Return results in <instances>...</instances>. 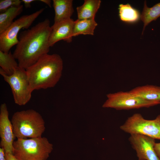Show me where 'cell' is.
Returning a JSON list of instances; mask_svg holds the SVG:
<instances>
[{
    "label": "cell",
    "mask_w": 160,
    "mask_h": 160,
    "mask_svg": "<svg viewBox=\"0 0 160 160\" xmlns=\"http://www.w3.org/2000/svg\"><path fill=\"white\" fill-rule=\"evenodd\" d=\"M51 31L50 21L46 19L19 33L18 42L12 54L19 67L26 70L48 54Z\"/></svg>",
    "instance_id": "obj_1"
},
{
    "label": "cell",
    "mask_w": 160,
    "mask_h": 160,
    "mask_svg": "<svg viewBox=\"0 0 160 160\" xmlns=\"http://www.w3.org/2000/svg\"><path fill=\"white\" fill-rule=\"evenodd\" d=\"M63 60L58 54H46L26 69L33 91L54 87L60 79Z\"/></svg>",
    "instance_id": "obj_2"
},
{
    "label": "cell",
    "mask_w": 160,
    "mask_h": 160,
    "mask_svg": "<svg viewBox=\"0 0 160 160\" xmlns=\"http://www.w3.org/2000/svg\"><path fill=\"white\" fill-rule=\"evenodd\" d=\"M11 121L15 135L17 139L42 137L45 129L42 116L32 109L16 112L12 115Z\"/></svg>",
    "instance_id": "obj_3"
},
{
    "label": "cell",
    "mask_w": 160,
    "mask_h": 160,
    "mask_svg": "<svg viewBox=\"0 0 160 160\" xmlns=\"http://www.w3.org/2000/svg\"><path fill=\"white\" fill-rule=\"evenodd\" d=\"M13 154L18 160H47L53 145L45 137L17 139L13 144Z\"/></svg>",
    "instance_id": "obj_4"
},
{
    "label": "cell",
    "mask_w": 160,
    "mask_h": 160,
    "mask_svg": "<svg viewBox=\"0 0 160 160\" xmlns=\"http://www.w3.org/2000/svg\"><path fill=\"white\" fill-rule=\"evenodd\" d=\"M120 128L130 135L140 134L160 140V114L154 119L148 120L140 113H134L128 117Z\"/></svg>",
    "instance_id": "obj_5"
},
{
    "label": "cell",
    "mask_w": 160,
    "mask_h": 160,
    "mask_svg": "<svg viewBox=\"0 0 160 160\" xmlns=\"http://www.w3.org/2000/svg\"><path fill=\"white\" fill-rule=\"evenodd\" d=\"M0 74L9 85L15 103L20 106L26 104L30 100L33 91L26 70L19 66L13 74L8 75L0 69Z\"/></svg>",
    "instance_id": "obj_6"
},
{
    "label": "cell",
    "mask_w": 160,
    "mask_h": 160,
    "mask_svg": "<svg viewBox=\"0 0 160 160\" xmlns=\"http://www.w3.org/2000/svg\"><path fill=\"white\" fill-rule=\"evenodd\" d=\"M45 9V8H43L31 14L23 15L14 21L0 34V51L9 52L10 49L18 43L17 35L20 30L28 29Z\"/></svg>",
    "instance_id": "obj_7"
},
{
    "label": "cell",
    "mask_w": 160,
    "mask_h": 160,
    "mask_svg": "<svg viewBox=\"0 0 160 160\" xmlns=\"http://www.w3.org/2000/svg\"><path fill=\"white\" fill-rule=\"evenodd\" d=\"M107 99L102 105L104 108L117 110H130L149 108L160 104V102L145 100L135 96L129 91H120L106 95Z\"/></svg>",
    "instance_id": "obj_8"
},
{
    "label": "cell",
    "mask_w": 160,
    "mask_h": 160,
    "mask_svg": "<svg viewBox=\"0 0 160 160\" xmlns=\"http://www.w3.org/2000/svg\"><path fill=\"white\" fill-rule=\"evenodd\" d=\"M129 140L138 159L160 160L154 149V139L140 134H132Z\"/></svg>",
    "instance_id": "obj_9"
},
{
    "label": "cell",
    "mask_w": 160,
    "mask_h": 160,
    "mask_svg": "<svg viewBox=\"0 0 160 160\" xmlns=\"http://www.w3.org/2000/svg\"><path fill=\"white\" fill-rule=\"evenodd\" d=\"M7 106L5 103L0 107V137L1 147L5 152L13 154V144L15 138L12 125L9 119Z\"/></svg>",
    "instance_id": "obj_10"
},
{
    "label": "cell",
    "mask_w": 160,
    "mask_h": 160,
    "mask_svg": "<svg viewBox=\"0 0 160 160\" xmlns=\"http://www.w3.org/2000/svg\"><path fill=\"white\" fill-rule=\"evenodd\" d=\"M74 21L70 18L54 23L51 26L49 38L50 47L62 40L68 43L72 41Z\"/></svg>",
    "instance_id": "obj_11"
},
{
    "label": "cell",
    "mask_w": 160,
    "mask_h": 160,
    "mask_svg": "<svg viewBox=\"0 0 160 160\" xmlns=\"http://www.w3.org/2000/svg\"><path fill=\"white\" fill-rule=\"evenodd\" d=\"M54 23L71 18L74 12L72 0H53Z\"/></svg>",
    "instance_id": "obj_12"
},
{
    "label": "cell",
    "mask_w": 160,
    "mask_h": 160,
    "mask_svg": "<svg viewBox=\"0 0 160 160\" xmlns=\"http://www.w3.org/2000/svg\"><path fill=\"white\" fill-rule=\"evenodd\" d=\"M129 91L145 100L160 102V87L147 84L136 87Z\"/></svg>",
    "instance_id": "obj_13"
},
{
    "label": "cell",
    "mask_w": 160,
    "mask_h": 160,
    "mask_svg": "<svg viewBox=\"0 0 160 160\" xmlns=\"http://www.w3.org/2000/svg\"><path fill=\"white\" fill-rule=\"evenodd\" d=\"M101 3L100 0H85L83 4L77 7L78 19H95Z\"/></svg>",
    "instance_id": "obj_14"
},
{
    "label": "cell",
    "mask_w": 160,
    "mask_h": 160,
    "mask_svg": "<svg viewBox=\"0 0 160 160\" xmlns=\"http://www.w3.org/2000/svg\"><path fill=\"white\" fill-rule=\"evenodd\" d=\"M97 25L95 19L79 20L74 21L73 36L80 35H94L95 30Z\"/></svg>",
    "instance_id": "obj_15"
},
{
    "label": "cell",
    "mask_w": 160,
    "mask_h": 160,
    "mask_svg": "<svg viewBox=\"0 0 160 160\" xmlns=\"http://www.w3.org/2000/svg\"><path fill=\"white\" fill-rule=\"evenodd\" d=\"M23 6L11 7L0 13V34L4 32L13 23V20L23 10Z\"/></svg>",
    "instance_id": "obj_16"
},
{
    "label": "cell",
    "mask_w": 160,
    "mask_h": 160,
    "mask_svg": "<svg viewBox=\"0 0 160 160\" xmlns=\"http://www.w3.org/2000/svg\"><path fill=\"white\" fill-rule=\"evenodd\" d=\"M16 60L10 52H5L0 51V69L8 75H12L19 66Z\"/></svg>",
    "instance_id": "obj_17"
},
{
    "label": "cell",
    "mask_w": 160,
    "mask_h": 160,
    "mask_svg": "<svg viewBox=\"0 0 160 160\" xmlns=\"http://www.w3.org/2000/svg\"><path fill=\"white\" fill-rule=\"evenodd\" d=\"M120 20L128 23H133L139 20L140 16L139 11L129 4H120L119 7Z\"/></svg>",
    "instance_id": "obj_18"
},
{
    "label": "cell",
    "mask_w": 160,
    "mask_h": 160,
    "mask_svg": "<svg viewBox=\"0 0 160 160\" xmlns=\"http://www.w3.org/2000/svg\"><path fill=\"white\" fill-rule=\"evenodd\" d=\"M160 17V2L156 4L151 7H148L145 1L143 9L140 15L141 19L144 23L143 33L147 25Z\"/></svg>",
    "instance_id": "obj_19"
},
{
    "label": "cell",
    "mask_w": 160,
    "mask_h": 160,
    "mask_svg": "<svg viewBox=\"0 0 160 160\" xmlns=\"http://www.w3.org/2000/svg\"><path fill=\"white\" fill-rule=\"evenodd\" d=\"M22 0H1L0 1V12H3L9 8L21 5Z\"/></svg>",
    "instance_id": "obj_20"
},
{
    "label": "cell",
    "mask_w": 160,
    "mask_h": 160,
    "mask_svg": "<svg viewBox=\"0 0 160 160\" xmlns=\"http://www.w3.org/2000/svg\"><path fill=\"white\" fill-rule=\"evenodd\" d=\"M5 159L6 160H18L13 153L9 152H5Z\"/></svg>",
    "instance_id": "obj_21"
},
{
    "label": "cell",
    "mask_w": 160,
    "mask_h": 160,
    "mask_svg": "<svg viewBox=\"0 0 160 160\" xmlns=\"http://www.w3.org/2000/svg\"><path fill=\"white\" fill-rule=\"evenodd\" d=\"M154 148L157 155L160 159V142L156 143Z\"/></svg>",
    "instance_id": "obj_22"
},
{
    "label": "cell",
    "mask_w": 160,
    "mask_h": 160,
    "mask_svg": "<svg viewBox=\"0 0 160 160\" xmlns=\"http://www.w3.org/2000/svg\"><path fill=\"white\" fill-rule=\"evenodd\" d=\"M35 0H22V2L24 4L25 7L26 8H29L31 7V4Z\"/></svg>",
    "instance_id": "obj_23"
},
{
    "label": "cell",
    "mask_w": 160,
    "mask_h": 160,
    "mask_svg": "<svg viewBox=\"0 0 160 160\" xmlns=\"http://www.w3.org/2000/svg\"><path fill=\"white\" fill-rule=\"evenodd\" d=\"M0 160H6L5 151L1 147L0 148Z\"/></svg>",
    "instance_id": "obj_24"
},
{
    "label": "cell",
    "mask_w": 160,
    "mask_h": 160,
    "mask_svg": "<svg viewBox=\"0 0 160 160\" xmlns=\"http://www.w3.org/2000/svg\"><path fill=\"white\" fill-rule=\"evenodd\" d=\"M39 1L42 2L47 5L49 7H51V1L50 0H40Z\"/></svg>",
    "instance_id": "obj_25"
},
{
    "label": "cell",
    "mask_w": 160,
    "mask_h": 160,
    "mask_svg": "<svg viewBox=\"0 0 160 160\" xmlns=\"http://www.w3.org/2000/svg\"><path fill=\"white\" fill-rule=\"evenodd\" d=\"M138 160H140V159H138Z\"/></svg>",
    "instance_id": "obj_26"
}]
</instances>
